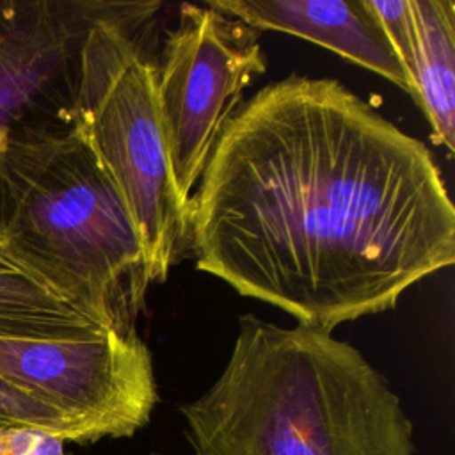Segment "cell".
Wrapping results in <instances>:
<instances>
[{
  "mask_svg": "<svg viewBox=\"0 0 455 455\" xmlns=\"http://www.w3.org/2000/svg\"><path fill=\"white\" fill-rule=\"evenodd\" d=\"M421 108L432 140L455 151V2L368 0Z\"/></svg>",
  "mask_w": 455,
  "mask_h": 455,
  "instance_id": "obj_8",
  "label": "cell"
},
{
  "mask_svg": "<svg viewBox=\"0 0 455 455\" xmlns=\"http://www.w3.org/2000/svg\"><path fill=\"white\" fill-rule=\"evenodd\" d=\"M0 377L75 421L91 443L132 437L158 402L151 352L139 332L0 336Z\"/></svg>",
  "mask_w": 455,
  "mask_h": 455,
  "instance_id": "obj_6",
  "label": "cell"
},
{
  "mask_svg": "<svg viewBox=\"0 0 455 455\" xmlns=\"http://www.w3.org/2000/svg\"><path fill=\"white\" fill-rule=\"evenodd\" d=\"M192 455H414L387 379L332 332L240 318L217 380L180 407Z\"/></svg>",
  "mask_w": 455,
  "mask_h": 455,
  "instance_id": "obj_2",
  "label": "cell"
},
{
  "mask_svg": "<svg viewBox=\"0 0 455 455\" xmlns=\"http://www.w3.org/2000/svg\"><path fill=\"white\" fill-rule=\"evenodd\" d=\"M0 252L107 329L137 332L151 284L128 210L75 128L4 156Z\"/></svg>",
  "mask_w": 455,
  "mask_h": 455,
  "instance_id": "obj_3",
  "label": "cell"
},
{
  "mask_svg": "<svg viewBox=\"0 0 455 455\" xmlns=\"http://www.w3.org/2000/svg\"><path fill=\"white\" fill-rule=\"evenodd\" d=\"M64 439L27 425H0V455H66Z\"/></svg>",
  "mask_w": 455,
  "mask_h": 455,
  "instance_id": "obj_12",
  "label": "cell"
},
{
  "mask_svg": "<svg viewBox=\"0 0 455 455\" xmlns=\"http://www.w3.org/2000/svg\"><path fill=\"white\" fill-rule=\"evenodd\" d=\"M107 329L0 252V336L89 338Z\"/></svg>",
  "mask_w": 455,
  "mask_h": 455,
  "instance_id": "obj_10",
  "label": "cell"
},
{
  "mask_svg": "<svg viewBox=\"0 0 455 455\" xmlns=\"http://www.w3.org/2000/svg\"><path fill=\"white\" fill-rule=\"evenodd\" d=\"M208 4L258 32H284L329 48L409 94L407 75L368 0H208Z\"/></svg>",
  "mask_w": 455,
  "mask_h": 455,
  "instance_id": "obj_9",
  "label": "cell"
},
{
  "mask_svg": "<svg viewBox=\"0 0 455 455\" xmlns=\"http://www.w3.org/2000/svg\"><path fill=\"white\" fill-rule=\"evenodd\" d=\"M160 2H112L80 55L75 124L135 226L149 283H164L188 247V206L178 197L160 133L155 21Z\"/></svg>",
  "mask_w": 455,
  "mask_h": 455,
  "instance_id": "obj_4",
  "label": "cell"
},
{
  "mask_svg": "<svg viewBox=\"0 0 455 455\" xmlns=\"http://www.w3.org/2000/svg\"><path fill=\"white\" fill-rule=\"evenodd\" d=\"M187 249L236 293L332 332L453 265L455 208L421 140L341 82L290 75L228 121Z\"/></svg>",
  "mask_w": 455,
  "mask_h": 455,
  "instance_id": "obj_1",
  "label": "cell"
},
{
  "mask_svg": "<svg viewBox=\"0 0 455 455\" xmlns=\"http://www.w3.org/2000/svg\"><path fill=\"white\" fill-rule=\"evenodd\" d=\"M265 69L258 30L208 2L180 5L156 59V101L172 185L187 206L242 92Z\"/></svg>",
  "mask_w": 455,
  "mask_h": 455,
  "instance_id": "obj_5",
  "label": "cell"
},
{
  "mask_svg": "<svg viewBox=\"0 0 455 455\" xmlns=\"http://www.w3.org/2000/svg\"><path fill=\"white\" fill-rule=\"evenodd\" d=\"M149 455H164V453H149Z\"/></svg>",
  "mask_w": 455,
  "mask_h": 455,
  "instance_id": "obj_13",
  "label": "cell"
},
{
  "mask_svg": "<svg viewBox=\"0 0 455 455\" xmlns=\"http://www.w3.org/2000/svg\"><path fill=\"white\" fill-rule=\"evenodd\" d=\"M105 0H0V238L4 156L12 144L75 128L82 46Z\"/></svg>",
  "mask_w": 455,
  "mask_h": 455,
  "instance_id": "obj_7",
  "label": "cell"
},
{
  "mask_svg": "<svg viewBox=\"0 0 455 455\" xmlns=\"http://www.w3.org/2000/svg\"><path fill=\"white\" fill-rule=\"evenodd\" d=\"M0 425H27L52 432L64 441L91 444L87 434L69 418L0 377Z\"/></svg>",
  "mask_w": 455,
  "mask_h": 455,
  "instance_id": "obj_11",
  "label": "cell"
}]
</instances>
